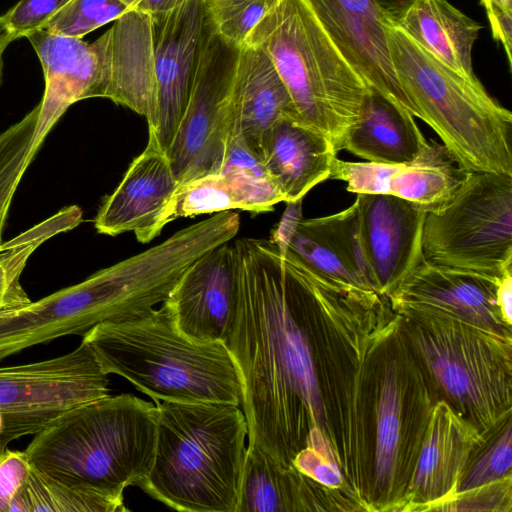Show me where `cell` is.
<instances>
[{
  "instance_id": "f546056e",
  "label": "cell",
  "mask_w": 512,
  "mask_h": 512,
  "mask_svg": "<svg viewBox=\"0 0 512 512\" xmlns=\"http://www.w3.org/2000/svg\"><path fill=\"white\" fill-rule=\"evenodd\" d=\"M402 400L392 368L383 377L377 407L375 480L379 490L392 481L400 448Z\"/></svg>"
},
{
  "instance_id": "5b68a950",
  "label": "cell",
  "mask_w": 512,
  "mask_h": 512,
  "mask_svg": "<svg viewBox=\"0 0 512 512\" xmlns=\"http://www.w3.org/2000/svg\"><path fill=\"white\" fill-rule=\"evenodd\" d=\"M393 68L411 114L439 136L464 170L512 175V113L388 24Z\"/></svg>"
},
{
  "instance_id": "4dcf8cb0",
  "label": "cell",
  "mask_w": 512,
  "mask_h": 512,
  "mask_svg": "<svg viewBox=\"0 0 512 512\" xmlns=\"http://www.w3.org/2000/svg\"><path fill=\"white\" fill-rule=\"evenodd\" d=\"M132 10L121 0H70L47 22L49 33L82 38Z\"/></svg>"
},
{
  "instance_id": "5bb4252c",
  "label": "cell",
  "mask_w": 512,
  "mask_h": 512,
  "mask_svg": "<svg viewBox=\"0 0 512 512\" xmlns=\"http://www.w3.org/2000/svg\"><path fill=\"white\" fill-rule=\"evenodd\" d=\"M467 173L442 143L429 141L415 159L404 163L350 162L336 157L330 178L345 182L349 192L391 195L429 212L451 199Z\"/></svg>"
},
{
  "instance_id": "8992f818",
  "label": "cell",
  "mask_w": 512,
  "mask_h": 512,
  "mask_svg": "<svg viewBox=\"0 0 512 512\" xmlns=\"http://www.w3.org/2000/svg\"><path fill=\"white\" fill-rule=\"evenodd\" d=\"M270 58L298 119L322 133L338 153L360 118L367 85L349 66L303 0H278L245 45Z\"/></svg>"
},
{
  "instance_id": "603a6c76",
  "label": "cell",
  "mask_w": 512,
  "mask_h": 512,
  "mask_svg": "<svg viewBox=\"0 0 512 512\" xmlns=\"http://www.w3.org/2000/svg\"><path fill=\"white\" fill-rule=\"evenodd\" d=\"M275 202V189L265 176L226 166L179 185L167 207L164 223L166 226L177 218L234 209L270 212Z\"/></svg>"
},
{
  "instance_id": "6da1fadb",
  "label": "cell",
  "mask_w": 512,
  "mask_h": 512,
  "mask_svg": "<svg viewBox=\"0 0 512 512\" xmlns=\"http://www.w3.org/2000/svg\"><path fill=\"white\" fill-rule=\"evenodd\" d=\"M237 309L226 342L240 373L248 447L283 468L323 419L309 324L334 283L283 255L270 239L234 241Z\"/></svg>"
},
{
  "instance_id": "ac0fdd59",
  "label": "cell",
  "mask_w": 512,
  "mask_h": 512,
  "mask_svg": "<svg viewBox=\"0 0 512 512\" xmlns=\"http://www.w3.org/2000/svg\"><path fill=\"white\" fill-rule=\"evenodd\" d=\"M93 45L100 62L102 98L126 106L148 120L154 101L150 14L126 12Z\"/></svg>"
},
{
  "instance_id": "4fadbf2b",
  "label": "cell",
  "mask_w": 512,
  "mask_h": 512,
  "mask_svg": "<svg viewBox=\"0 0 512 512\" xmlns=\"http://www.w3.org/2000/svg\"><path fill=\"white\" fill-rule=\"evenodd\" d=\"M178 187L166 151L148 130L145 149L103 199L94 219L97 232L109 236L133 232L139 242L149 243L165 227V213Z\"/></svg>"
},
{
  "instance_id": "9a60e30c",
  "label": "cell",
  "mask_w": 512,
  "mask_h": 512,
  "mask_svg": "<svg viewBox=\"0 0 512 512\" xmlns=\"http://www.w3.org/2000/svg\"><path fill=\"white\" fill-rule=\"evenodd\" d=\"M164 303L186 336L226 344L237 309L236 266L230 241L196 260Z\"/></svg>"
},
{
  "instance_id": "d4e9b609",
  "label": "cell",
  "mask_w": 512,
  "mask_h": 512,
  "mask_svg": "<svg viewBox=\"0 0 512 512\" xmlns=\"http://www.w3.org/2000/svg\"><path fill=\"white\" fill-rule=\"evenodd\" d=\"M472 446L468 428L439 406L419 455L411 488L424 501H436L456 485Z\"/></svg>"
},
{
  "instance_id": "f1b7e54d",
  "label": "cell",
  "mask_w": 512,
  "mask_h": 512,
  "mask_svg": "<svg viewBox=\"0 0 512 512\" xmlns=\"http://www.w3.org/2000/svg\"><path fill=\"white\" fill-rule=\"evenodd\" d=\"M39 117L36 106L19 122L0 134V246L12 198L35 154Z\"/></svg>"
},
{
  "instance_id": "d590c367",
  "label": "cell",
  "mask_w": 512,
  "mask_h": 512,
  "mask_svg": "<svg viewBox=\"0 0 512 512\" xmlns=\"http://www.w3.org/2000/svg\"><path fill=\"white\" fill-rule=\"evenodd\" d=\"M293 466L305 476L326 486H338L342 481L337 465L313 446L299 451L293 460Z\"/></svg>"
},
{
  "instance_id": "83f0119b",
  "label": "cell",
  "mask_w": 512,
  "mask_h": 512,
  "mask_svg": "<svg viewBox=\"0 0 512 512\" xmlns=\"http://www.w3.org/2000/svg\"><path fill=\"white\" fill-rule=\"evenodd\" d=\"M25 512H124V495L59 482L31 466L23 491Z\"/></svg>"
},
{
  "instance_id": "ba28073f",
  "label": "cell",
  "mask_w": 512,
  "mask_h": 512,
  "mask_svg": "<svg viewBox=\"0 0 512 512\" xmlns=\"http://www.w3.org/2000/svg\"><path fill=\"white\" fill-rule=\"evenodd\" d=\"M108 375L81 341L59 357L0 367V451L65 412L109 395Z\"/></svg>"
},
{
  "instance_id": "e0dca14e",
  "label": "cell",
  "mask_w": 512,
  "mask_h": 512,
  "mask_svg": "<svg viewBox=\"0 0 512 512\" xmlns=\"http://www.w3.org/2000/svg\"><path fill=\"white\" fill-rule=\"evenodd\" d=\"M495 283L481 274L423 260L389 295L404 311L491 328L501 316Z\"/></svg>"
},
{
  "instance_id": "3957f363",
  "label": "cell",
  "mask_w": 512,
  "mask_h": 512,
  "mask_svg": "<svg viewBox=\"0 0 512 512\" xmlns=\"http://www.w3.org/2000/svg\"><path fill=\"white\" fill-rule=\"evenodd\" d=\"M82 341L107 375L124 377L154 401L242 404L240 373L226 344L186 336L164 302L141 317L97 324Z\"/></svg>"
},
{
  "instance_id": "9c48e42d",
  "label": "cell",
  "mask_w": 512,
  "mask_h": 512,
  "mask_svg": "<svg viewBox=\"0 0 512 512\" xmlns=\"http://www.w3.org/2000/svg\"><path fill=\"white\" fill-rule=\"evenodd\" d=\"M240 49L215 31L203 48L186 109L166 152L179 185L221 169L234 124L231 95Z\"/></svg>"
},
{
  "instance_id": "cb8c5ba5",
  "label": "cell",
  "mask_w": 512,
  "mask_h": 512,
  "mask_svg": "<svg viewBox=\"0 0 512 512\" xmlns=\"http://www.w3.org/2000/svg\"><path fill=\"white\" fill-rule=\"evenodd\" d=\"M418 46L473 84L472 66L481 26L446 0H418L397 26Z\"/></svg>"
},
{
  "instance_id": "30bf717a",
  "label": "cell",
  "mask_w": 512,
  "mask_h": 512,
  "mask_svg": "<svg viewBox=\"0 0 512 512\" xmlns=\"http://www.w3.org/2000/svg\"><path fill=\"white\" fill-rule=\"evenodd\" d=\"M154 101L148 130L167 152L186 109L203 48L215 31L204 0L150 14Z\"/></svg>"
},
{
  "instance_id": "ffe728a7",
  "label": "cell",
  "mask_w": 512,
  "mask_h": 512,
  "mask_svg": "<svg viewBox=\"0 0 512 512\" xmlns=\"http://www.w3.org/2000/svg\"><path fill=\"white\" fill-rule=\"evenodd\" d=\"M337 152L331 142L297 117L279 119L267 133L261 161L284 202L295 203L330 178Z\"/></svg>"
},
{
  "instance_id": "8d00e7d4",
  "label": "cell",
  "mask_w": 512,
  "mask_h": 512,
  "mask_svg": "<svg viewBox=\"0 0 512 512\" xmlns=\"http://www.w3.org/2000/svg\"><path fill=\"white\" fill-rule=\"evenodd\" d=\"M486 10L493 38L505 49L512 64V0H480Z\"/></svg>"
},
{
  "instance_id": "7a4b0ae2",
  "label": "cell",
  "mask_w": 512,
  "mask_h": 512,
  "mask_svg": "<svg viewBox=\"0 0 512 512\" xmlns=\"http://www.w3.org/2000/svg\"><path fill=\"white\" fill-rule=\"evenodd\" d=\"M151 470L139 486L185 512H237L248 424L238 405L156 400Z\"/></svg>"
},
{
  "instance_id": "2e32d148",
  "label": "cell",
  "mask_w": 512,
  "mask_h": 512,
  "mask_svg": "<svg viewBox=\"0 0 512 512\" xmlns=\"http://www.w3.org/2000/svg\"><path fill=\"white\" fill-rule=\"evenodd\" d=\"M421 351L446 393L478 413H488L505 398V381L488 348L464 329L426 328L417 336Z\"/></svg>"
},
{
  "instance_id": "836d02e7",
  "label": "cell",
  "mask_w": 512,
  "mask_h": 512,
  "mask_svg": "<svg viewBox=\"0 0 512 512\" xmlns=\"http://www.w3.org/2000/svg\"><path fill=\"white\" fill-rule=\"evenodd\" d=\"M70 0H20L0 22L12 41L44 29L47 22Z\"/></svg>"
},
{
  "instance_id": "e575fe53",
  "label": "cell",
  "mask_w": 512,
  "mask_h": 512,
  "mask_svg": "<svg viewBox=\"0 0 512 512\" xmlns=\"http://www.w3.org/2000/svg\"><path fill=\"white\" fill-rule=\"evenodd\" d=\"M30 469L25 451H0V512H25L23 491Z\"/></svg>"
},
{
  "instance_id": "484cf974",
  "label": "cell",
  "mask_w": 512,
  "mask_h": 512,
  "mask_svg": "<svg viewBox=\"0 0 512 512\" xmlns=\"http://www.w3.org/2000/svg\"><path fill=\"white\" fill-rule=\"evenodd\" d=\"M306 483L295 466L283 468L256 447H247L237 512L304 509Z\"/></svg>"
},
{
  "instance_id": "ab89813d",
  "label": "cell",
  "mask_w": 512,
  "mask_h": 512,
  "mask_svg": "<svg viewBox=\"0 0 512 512\" xmlns=\"http://www.w3.org/2000/svg\"><path fill=\"white\" fill-rule=\"evenodd\" d=\"M189 0H140L133 10L149 14L173 9Z\"/></svg>"
},
{
  "instance_id": "7402d4cb",
  "label": "cell",
  "mask_w": 512,
  "mask_h": 512,
  "mask_svg": "<svg viewBox=\"0 0 512 512\" xmlns=\"http://www.w3.org/2000/svg\"><path fill=\"white\" fill-rule=\"evenodd\" d=\"M428 142L408 110L367 86L360 118L347 131L340 150L367 162L397 164L415 159Z\"/></svg>"
},
{
  "instance_id": "4316f807",
  "label": "cell",
  "mask_w": 512,
  "mask_h": 512,
  "mask_svg": "<svg viewBox=\"0 0 512 512\" xmlns=\"http://www.w3.org/2000/svg\"><path fill=\"white\" fill-rule=\"evenodd\" d=\"M81 209L69 206L40 224L0 246V310L21 306L31 300L20 283V276L32 253L52 236L78 226Z\"/></svg>"
},
{
  "instance_id": "d6986e66",
  "label": "cell",
  "mask_w": 512,
  "mask_h": 512,
  "mask_svg": "<svg viewBox=\"0 0 512 512\" xmlns=\"http://www.w3.org/2000/svg\"><path fill=\"white\" fill-rule=\"evenodd\" d=\"M43 68L45 91L37 105L35 149L75 102L102 97L101 68L93 43L41 29L26 37Z\"/></svg>"
},
{
  "instance_id": "7c38bea8",
  "label": "cell",
  "mask_w": 512,
  "mask_h": 512,
  "mask_svg": "<svg viewBox=\"0 0 512 512\" xmlns=\"http://www.w3.org/2000/svg\"><path fill=\"white\" fill-rule=\"evenodd\" d=\"M349 66L372 86L411 113L390 57V22L374 0H303Z\"/></svg>"
},
{
  "instance_id": "1f68e13d",
  "label": "cell",
  "mask_w": 512,
  "mask_h": 512,
  "mask_svg": "<svg viewBox=\"0 0 512 512\" xmlns=\"http://www.w3.org/2000/svg\"><path fill=\"white\" fill-rule=\"evenodd\" d=\"M215 33L237 47L245 46L254 27L278 0H204Z\"/></svg>"
},
{
  "instance_id": "60d3db41",
  "label": "cell",
  "mask_w": 512,
  "mask_h": 512,
  "mask_svg": "<svg viewBox=\"0 0 512 512\" xmlns=\"http://www.w3.org/2000/svg\"><path fill=\"white\" fill-rule=\"evenodd\" d=\"M12 42L8 34L6 33L4 27L0 22V83L2 79V70H3V53L9 43Z\"/></svg>"
},
{
  "instance_id": "277c9868",
  "label": "cell",
  "mask_w": 512,
  "mask_h": 512,
  "mask_svg": "<svg viewBox=\"0 0 512 512\" xmlns=\"http://www.w3.org/2000/svg\"><path fill=\"white\" fill-rule=\"evenodd\" d=\"M156 405L132 394L81 404L25 449L32 467L64 484L114 495L140 486L154 458Z\"/></svg>"
},
{
  "instance_id": "f35d334b",
  "label": "cell",
  "mask_w": 512,
  "mask_h": 512,
  "mask_svg": "<svg viewBox=\"0 0 512 512\" xmlns=\"http://www.w3.org/2000/svg\"><path fill=\"white\" fill-rule=\"evenodd\" d=\"M384 17L392 26L397 27L408 10L418 0H374Z\"/></svg>"
},
{
  "instance_id": "d6a6232c",
  "label": "cell",
  "mask_w": 512,
  "mask_h": 512,
  "mask_svg": "<svg viewBox=\"0 0 512 512\" xmlns=\"http://www.w3.org/2000/svg\"><path fill=\"white\" fill-rule=\"evenodd\" d=\"M511 425L499 435L496 441L472 465L457 492L466 493L503 480L511 469L512 438Z\"/></svg>"
},
{
  "instance_id": "74e56055",
  "label": "cell",
  "mask_w": 512,
  "mask_h": 512,
  "mask_svg": "<svg viewBox=\"0 0 512 512\" xmlns=\"http://www.w3.org/2000/svg\"><path fill=\"white\" fill-rule=\"evenodd\" d=\"M495 299L501 317L509 324L512 312V268L496 278Z\"/></svg>"
},
{
  "instance_id": "44dd1931",
  "label": "cell",
  "mask_w": 512,
  "mask_h": 512,
  "mask_svg": "<svg viewBox=\"0 0 512 512\" xmlns=\"http://www.w3.org/2000/svg\"><path fill=\"white\" fill-rule=\"evenodd\" d=\"M232 113L247 147L261 159L263 141L272 126L286 116L297 117L290 94L263 49H240L233 86Z\"/></svg>"
},
{
  "instance_id": "b9f144b4",
  "label": "cell",
  "mask_w": 512,
  "mask_h": 512,
  "mask_svg": "<svg viewBox=\"0 0 512 512\" xmlns=\"http://www.w3.org/2000/svg\"><path fill=\"white\" fill-rule=\"evenodd\" d=\"M122 2H124L125 4H127L132 10L133 8L135 7V5L140 1V0H121Z\"/></svg>"
},
{
  "instance_id": "52a82bcc",
  "label": "cell",
  "mask_w": 512,
  "mask_h": 512,
  "mask_svg": "<svg viewBox=\"0 0 512 512\" xmlns=\"http://www.w3.org/2000/svg\"><path fill=\"white\" fill-rule=\"evenodd\" d=\"M423 258L493 279L512 268V175L468 172L451 199L426 213Z\"/></svg>"
},
{
  "instance_id": "8fae6325",
  "label": "cell",
  "mask_w": 512,
  "mask_h": 512,
  "mask_svg": "<svg viewBox=\"0 0 512 512\" xmlns=\"http://www.w3.org/2000/svg\"><path fill=\"white\" fill-rule=\"evenodd\" d=\"M360 250L370 285L390 294L423 260L427 211L385 194H356L354 201Z\"/></svg>"
}]
</instances>
